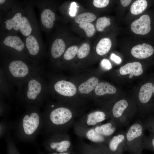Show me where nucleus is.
<instances>
[{
  "instance_id": "nucleus-19",
  "label": "nucleus",
  "mask_w": 154,
  "mask_h": 154,
  "mask_svg": "<svg viewBox=\"0 0 154 154\" xmlns=\"http://www.w3.org/2000/svg\"><path fill=\"white\" fill-rule=\"evenodd\" d=\"M92 127L97 133L106 137H112L118 128L115 123L111 119L105 123Z\"/></svg>"
},
{
  "instance_id": "nucleus-9",
  "label": "nucleus",
  "mask_w": 154,
  "mask_h": 154,
  "mask_svg": "<svg viewBox=\"0 0 154 154\" xmlns=\"http://www.w3.org/2000/svg\"><path fill=\"white\" fill-rule=\"evenodd\" d=\"M110 118V112L95 111L79 118L74 124L84 127H89L101 124L103 121Z\"/></svg>"
},
{
  "instance_id": "nucleus-31",
  "label": "nucleus",
  "mask_w": 154,
  "mask_h": 154,
  "mask_svg": "<svg viewBox=\"0 0 154 154\" xmlns=\"http://www.w3.org/2000/svg\"><path fill=\"white\" fill-rule=\"evenodd\" d=\"M110 19L106 17L99 18L97 20L96 23V28L99 32L103 31L105 29L111 25Z\"/></svg>"
},
{
  "instance_id": "nucleus-7",
  "label": "nucleus",
  "mask_w": 154,
  "mask_h": 154,
  "mask_svg": "<svg viewBox=\"0 0 154 154\" xmlns=\"http://www.w3.org/2000/svg\"><path fill=\"white\" fill-rule=\"evenodd\" d=\"M129 103L125 99L120 100L116 102L110 112V119L114 121L118 128L127 125L133 118L134 113L127 112Z\"/></svg>"
},
{
  "instance_id": "nucleus-42",
  "label": "nucleus",
  "mask_w": 154,
  "mask_h": 154,
  "mask_svg": "<svg viewBox=\"0 0 154 154\" xmlns=\"http://www.w3.org/2000/svg\"><path fill=\"white\" fill-rule=\"evenodd\" d=\"M131 0H121L120 1L121 5L123 7L127 6L131 1Z\"/></svg>"
},
{
  "instance_id": "nucleus-12",
  "label": "nucleus",
  "mask_w": 154,
  "mask_h": 154,
  "mask_svg": "<svg viewBox=\"0 0 154 154\" xmlns=\"http://www.w3.org/2000/svg\"><path fill=\"white\" fill-rule=\"evenodd\" d=\"M0 47L22 52L25 48L23 40L17 34H0Z\"/></svg>"
},
{
  "instance_id": "nucleus-29",
  "label": "nucleus",
  "mask_w": 154,
  "mask_h": 154,
  "mask_svg": "<svg viewBox=\"0 0 154 154\" xmlns=\"http://www.w3.org/2000/svg\"><path fill=\"white\" fill-rule=\"evenodd\" d=\"M96 18V15L90 12L82 13L76 16L74 20L75 22L79 24L91 23L95 21Z\"/></svg>"
},
{
  "instance_id": "nucleus-22",
  "label": "nucleus",
  "mask_w": 154,
  "mask_h": 154,
  "mask_svg": "<svg viewBox=\"0 0 154 154\" xmlns=\"http://www.w3.org/2000/svg\"><path fill=\"white\" fill-rule=\"evenodd\" d=\"M66 47L64 40L60 37H56L51 44L50 50L52 56L55 58L60 57L64 53Z\"/></svg>"
},
{
  "instance_id": "nucleus-20",
  "label": "nucleus",
  "mask_w": 154,
  "mask_h": 154,
  "mask_svg": "<svg viewBox=\"0 0 154 154\" xmlns=\"http://www.w3.org/2000/svg\"><path fill=\"white\" fill-rule=\"evenodd\" d=\"M9 68L11 74L16 77H24L28 72L27 65L21 60H17L11 61L9 64Z\"/></svg>"
},
{
  "instance_id": "nucleus-5",
  "label": "nucleus",
  "mask_w": 154,
  "mask_h": 154,
  "mask_svg": "<svg viewBox=\"0 0 154 154\" xmlns=\"http://www.w3.org/2000/svg\"><path fill=\"white\" fill-rule=\"evenodd\" d=\"M43 145L48 152H74L70 136L68 133H58L46 138Z\"/></svg>"
},
{
  "instance_id": "nucleus-6",
  "label": "nucleus",
  "mask_w": 154,
  "mask_h": 154,
  "mask_svg": "<svg viewBox=\"0 0 154 154\" xmlns=\"http://www.w3.org/2000/svg\"><path fill=\"white\" fill-rule=\"evenodd\" d=\"M19 33L24 38L39 29L34 9L33 0H25Z\"/></svg>"
},
{
  "instance_id": "nucleus-47",
  "label": "nucleus",
  "mask_w": 154,
  "mask_h": 154,
  "mask_svg": "<svg viewBox=\"0 0 154 154\" xmlns=\"http://www.w3.org/2000/svg\"></svg>"
},
{
  "instance_id": "nucleus-32",
  "label": "nucleus",
  "mask_w": 154,
  "mask_h": 154,
  "mask_svg": "<svg viewBox=\"0 0 154 154\" xmlns=\"http://www.w3.org/2000/svg\"><path fill=\"white\" fill-rule=\"evenodd\" d=\"M143 149H148L154 152V136L149 134L144 135L142 144Z\"/></svg>"
},
{
  "instance_id": "nucleus-16",
  "label": "nucleus",
  "mask_w": 154,
  "mask_h": 154,
  "mask_svg": "<svg viewBox=\"0 0 154 154\" xmlns=\"http://www.w3.org/2000/svg\"><path fill=\"white\" fill-rule=\"evenodd\" d=\"M151 22L150 18L148 15H143L132 23L131 29L135 34L142 35H146L151 30Z\"/></svg>"
},
{
  "instance_id": "nucleus-34",
  "label": "nucleus",
  "mask_w": 154,
  "mask_h": 154,
  "mask_svg": "<svg viewBox=\"0 0 154 154\" xmlns=\"http://www.w3.org/2000/svg\"><path fill=\"white\" fill-rule=\"evenodd\" d=\"M79 27L84 31L88 37H92L95 34L96 29L94 25L91 23L81 24Z\"/></svg>"
},
{
  "instance_id": "nucleus-37",
  "label": "nucleus",
  "mask_w": 154,
  "mask_h": 154,
  "mask_svg": "<svg viewBox=\"0 0 154 154\" xmlns=\"http://www.w3.org/2000/svg\"><path fill=\"white\" fill-rule=\"evenodd\" d=\"M15 0H0V11H6L12 5Z\"/></svg>"
},
{
  "instance_id": "nucleus-25",
  "label": "nucleus",
  "mask_w": 154,
  "mask_h": 154,
  "mask_svg": "<svg viewBox=\"0 0 154 154\" xmlns=\"http://www.w3.org/2000/svg\"><path fill=\"white\" fill-rule=\"evenodd\" d=\"M98 82L99 80L97 78L92 77L79 86V91L82 94H89L96 88Z\"/></svg>"
},
{
  "instance_id": "nucleus-44",
  "label": "nucleus",
  "mask_w": 154,
  "mask_h": 154,
  "mask_svg": "<svg viewBox=\"0 0 154 154\" xmlns=\"http://www.w3.org/2000/svg\"><path fill=\"white\" fill-rule=\"evenodd\" d=\"M38 154H45L44 153L41 151L40 150H38Z\"/></svg>"
},
{
  "instance_id": "nucleus-21",
  "label": "nucleus",
  "mask_w": 154,
  "mask_h": 154,
  "mask_svg": "<svg viewBox=\"0 0 154 154\" xmlns=\"http://www.w3.org/2000/svg\"><path fill=\"white\" fill-rule=\"evenodd\" d=\"M119 71L122 75L130 74L136 76L141 75L143 72L141 64L137 62L126 64L121 67Z\"/></svg>"
},
{
  "instance_id": "nucleus-28",
  "label": "nucleus",
  "mask_w": 154,
  "mask_h": 154,
  "mask_svg": "<svg viewBox=\"0 0 154 154\" xmlns=\"http://www.w3.org/2000/svg\"><path fill=\"white\" fill-rule=\"evenodd\" d=\"M148 3L145 0H137L134 2L130 9L131 13L137 15L142 13L147 8Z\"/></svg>"
},
{
  "instance_id": "nucleus-39",
  "label": "nucleus",
  "mask_w": 154,
  "mask_h": 154,
  "mask_svg": "<svg viewBox=\"0 0 154 154\" xmlns=\"http://www.w3.org/2000/svg\"><path fill=\"white\" fill-rule=\"evenodd\" d=\"M100 66L102 68L105 70H109L112 67V65L110 61L106 58L103 59L101 60Z\"/></svg>"
},
{
  "instance_id": "nucleus-17",
  "label": "nucleus",
  "mask_w": 154,
  "mask_h": 154,
  "mask_svg": "<svg viewBox=\"0 0 154 154\" xmlns=\"http://www.w3.org/2000/svg\"><path fill=\"white\" fill-rule=\"evenodd\" d=\"M154 52L152 46L146 43L139 44L133 47L131 53L134 57L138 59H145L151 56Z\"/></svg>"
},
{
  "instance_id": "nucleus-45",
  "label": "nucleus",
  "mask_w": 154,
  "mask_h": 154,
  "mask_svg": "<svg viewBox=\"0 0 154 154\" xmlns=\"http://www.w3.org/2000/svg\"><path fill=\"white\" fill-rule=\"evenodd\" d=\"M133 76V75L130 74L129 76V78H131Z\"/></svg>"
},
{
  "instance_id": "nucleus-11",
  "label": "nucleus",
  "mask_w": 154,
  "mask_h": 154,
  "mask_svg": "<svg viewBox=\"0 0 154 154\" xmlns=\"http://www.w3.org/2000/svg\"><path fill=\"white\" fill-rule=\"evenodd\" d=\"M75 147V154H110L106 145L88 144L80 138L77 140Z\"/></svg>"
},
{
  "instance_id": "nucleus-14",
  "label": "nucleus",
  "mask_w": 154,
  "mask_h": 154,
  "mask_svg": "<svg viewBox=\"0 0 154 154\" xmlns=\"http://www.w3.org/2000/svg\"><path fill=\"white\" fill-rule=\"evenodd\" d=\"M24 38L25 48L29 53L33 56L37 55L44 45L40 29Z\"/></svg>"
},
{
  "instance_id": "nucleus-41",
  "label": "nucleus",
  "mask_w": 154,
  "mask_h": 154,
  "mask_svg": "<svg viewBox=\"0 0 154 154\" xmlns=\"http://www.w3.org/2000/svg\"><path fill=\"white\" fill-rule=\"evenodd\" d=\"M110 58L116 63L118 64H120L122 61L121 58L114 53L111 54Z\"/></svg>"
},
{
  "instance_id": "nucleus-46",
  "label": "nucleus",
  "mask_w": 154,
  "mask_h": 154,
  "mask_svg": "<svg viewBox=\"0 0 154 154\" xmlns=\"http://www.w3.org/2000/svg\"><path fill=\"white\" fill-rule=\"evenodd\" d=\"M153 94L154 95V84H153ZM153 102L154 103V99L153 100Z\"/></svg>"
},
{
  "instance_id": "nucleus-24",
  "label": "nucleus",
  "mask_w": 154,
  "mask_h": 154,
  "mask_svg": "<svg viewBox=\"0 0 154 154\" xmlns=\"http://www.w3.org/2000/svg\"><path fill=\"white\" fill-rule=\"evenodd\" d=\"M116 92V88L107 82L99 83L95 89L96 94L98 96H102L106 94H114Z\"/></svg>"
},
{
  "instance_id": "nucleus-35",
  "label": "nucleus",
  "mask_w": 154,
  "mask_h": 154,
  "mask_svg": "<svg viewBox=\"0 0 154 154\" xmlns=\"http://www.w3.org/2000/svg\"><path fill=\"white\" fill-rule=\"evenodd\" d=\"M90 50L89 45L87 43L82 44L78 49L77 55L80 59L86 57L88 54Z\"/></svg>"
},
{
  "instance_id": "nucleus-40",
  "label": "nucleus",
  "mask_w": 154,
  "mask_h": 154,
  "mask_svg": "<svg viewBox=\"0 0 154 154\" xmlns=\"http://www.w3.org/2000/svg\"><path fill=\"white\" fill-rule=\"evenodd\" d=\"M77 7H79L77 6L75 2H73L71 3L69 13L71 16L74 17L76 15Z\"/></svg>"
},
{
  "instance_id": "nucleus-4",
  "label": "nucleus",
  "mask_w": 154,
  "mask_h": 154,
  "mask_svg": "<svg viewBox=\"0 0 154 154\" xmlns=\"http://www.w3.org/2000/svg\"><path fill=\"white\" fill-rule=\"evenodd\" d=\"M145 129L143 122L137 119L125 131V151L130 154H142V144Z\"/></svg>"
},
{
  "instance_id": "nucleus-38",
  "label": "nucleus",
  "mask_w": 154,
  "mask_h": 154,
  "mask_svg": "<svg viewBox=\"0 0 154 154\" xmlns=\"http://www.w3.org/2000/svg\"><path fill=\"white\" fill-rule=\"evenodd\" d=\"M109 2V0H94L93 1V4L96 7L102 8L106 7Z\"/></svg>"
},
{
  "instance_id": "nucleus-1",
  "label": "nucleus",
  "mask_w": 154,
  "mask_h": 154,
  "mask_svg": "<svg viewBox=\"0 0 154 154\" xmlns=\"http://www.w3.org/2000/svg\"><path fill=\"white\" fill-rule=\"evenodd\" d=\"M42 114L44 125L41 133L46 139L58 133H68L75 121L78 115L70 108L60 106L54 108Z\"/></svg>"
},
{
  "instance_id": "nucleus-10",
  "label": "nucleus",
  "mask_w": 154,
  "mask_h": 154,
  "mask_svg": "<svg viewBox=\"0 0 154 154\" xmlns=\"http://www.w3.org/2000/svg\"><path fill=\"white\" fill-rule=\"evenodd\" d=\"M73 127L74 133L80 138L87 139L93 143L107 145L112 137H106L99 134L93 127H84L74 124Z\"/></svg>"
},
{
  "instance_id": "nucleus-2",
  "label": "nucleus",
  "mask_w": 154,
  "mask_h": 154,
  "mask_svg": "<svg viewBox=\"0 0 154 154\" xmlns=\"http://www.w3.org/2000/svg\"><path fill=\"white\" fill-rule=\"evenodd\" d=\"M44 125L42 115L37 111H30L14 121V135L20 141L33 143L41 133Z\"/></svg>"
},
{
  "instance_id": "nucleus-26",
  "label": "nucleus",
  "mask_w": 154,
  "mask_h": 154,
  "mask_svg": "<svg viewBox=\"0 0 154 154\" xmlns=\"http://www.w3.org/2000/svg\"><path fill=\"white\" fill-rule=\"evenodd\" d=\"M28 88L27 94L28 98L31 100L36 99L41 89L40 84L35 80H31L29 83Z\"/></svg>"
},
{
  "instance_id": "nucleus-43",
  "label": "nucleus",
  "mask_w": 154,
  "mask_h": 154,
  "mask_svg": "<svg viewBox=\"0 0 154 154\" xmlns=\"http://www.w3.org/2000/svg\"><path fill=\"white\" fill-rule=\"evenodd\" d=\"M48 154H75L74 152H65L62 153L48 152Z\"/></svg>"
},
{
  "instance_id": "nucleus-33",
  "label": "nucleus",
  "mask_w": 154,
  "mask_h": 154,
  "mask_svg": "<svg viewBox=\"0 0 154 154\" xmlns=\"http://www.w3.org/2000/svg\"><path fill=\"white\" fill-rule=\"evenodd\" d=\"M145 130H147L150 134L154 136V116L149 115L143 121Z\"/></svg>"
},
{
  "instance_id": "nucleus-23",
  "label": "nucleus",
  "mask_w": 154,
  "mask_h": 154,
  "mask_svg": "<svg viewBox=\"0 0 154 154\" xmlns=\"http://www.w3.org/2000/svg\"><path fill=\"white\" fill-rule=\"evenodd\" d=\"M14 121L10 120L8 118H3L0 122V138H5L11 135V131L13 129Z\"/></svg>"
},
{
  "instance_id": "nucleus-18",
  "label": "nucleus",
  "mask_w": 154,
  "mask_h": 154,
  "mask_svg": "<svg viewBox=\"0 0 154 154\" xmlns=\"http://www.w3.org/2000/svg\"><path fill=\"white\" fill-rule=\"evenodd\" d=\"M54 88L59 94L65 96H72L76 92V88L74 84L70 82L65 80L58 82L55 84Z\"/></svg>"
},
{
  "instance_id": "nucleus-36",
  "label": "nucleus",
  "mask_w": 154,
  "mask_h": 154,
  "mask_svg": "<svg viewBox=\"0 0 154 154\" xmlns=\"http://www.w3.org/2000/svg\"><path fill=\"white\" fill-rule=\"evenodd\" d=\"M78 47L76 45H73L68 47L65 51L63 57L66 60H70L73 59L77 54Z\"/></svg>"
},
{
  "instance_id": "nucleus-8",
  "label": "nucleus",
  "mask_w": 154,
  "mask_h": 154,
  "mask_svg": "<svg viewBox=\"0 0 154 154\" xmlns=\"http://www.w3.org/2000/svg\"><path fill=\"white\" fill-rule=\"evenodd\" d=\"M33 2L39 11L40 23L42 30L44 32L49 31L53 27L56 19L55 13L50 7L49 1L33 0Z\"/></svg>"
},
{
  "instance_id": "nucleus-13",
  "label": "nucleus",
  "mask_w": 154,
  "mask_h": 154,
  "mask_svg": "<svg viewBox=\"0 0 154 154\" xmlns=\"http://www.w3.org/2000/svg\"><path fill=\"white\" fill-rule=\"evenodd\" d=\"M153 83L151 82H147L141 86L139 93V102L145 105L146 116L151 114L154 109V104L151 101L153 95Z\"/></svg>"
},
{
  "instance_id": "nucleus-27",
  "label": "nucleus",
  "mask_w": 154,
  "mask_h": 154,
  "mask_svg": "<svg viewBox=\"0 0 154 154\" xmlns=\"http://www.w3.org/2000/svg\"><path fill=\"white\" fill-rule=\"evenodd\" d=\"M112 45V41L110 38H103L99 41L96 46V52L100 55L105 54L110 51Z\"/></svg>"
},
{
  "instance_id": "nucleus-30",
  "label": "nucleus",
  "mask_w": 154,
  "mask_h": 154,
  "mask_svg": "<svg viewBox=\"0 0 154 154\" xmlns=\"http://www.w3.org/2000/svg\"><path fill=\"white\" fill-rule=\"evenodd\" d=\"M5 138L7 144V154H20L11 137V135L7 136Z\"/></svg>"
},
{
  "instance_id": "nucleus-3",
  "label": "nucleus",
  "mask_w": 154,
  "mask_h": 154,
  "mask_svg": "<svg viewBox=\"0 0 154 154\" xmlns=\"http://www.w3.org/2000/svg\"><path fill=\"white\" fill-rule=\"evenodd\" d=\"M24 5V1L15 0L9 9L0 11V34L19 33Z\"/></svg>"
},
{
  "instance_id": "nucleus-15",
  "label": "nucleus",
  "mask_w": 154,
  "mask_h": 154,
  "mask_svg": "<svg viewBox=\"0 0 154 154\" xmlns=\"http://www.w3.org/2000/svg\"><path fill=\"white\" fill-rule=\"evenodd\" d=\"M125 131L121 130L113 136L107 146L110 154H123L125 151Z\"/></svg>"
}]
</instances>
